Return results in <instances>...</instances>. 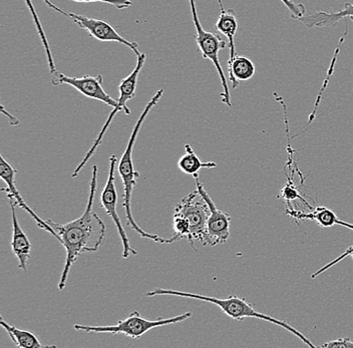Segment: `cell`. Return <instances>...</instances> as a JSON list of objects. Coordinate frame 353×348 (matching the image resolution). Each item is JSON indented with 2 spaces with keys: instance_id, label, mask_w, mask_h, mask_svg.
Listing matches in <instances>:
<instances>
[{
  "instance_id": "52a82bcc",
  "label": "cell",
  "mask_w": 353,
  "mask_h": 348,
  "mask_svg": "<svg viewBox=\"0 0 353 348\" xmlns=\"http://www.w3.org/2000/svg\"><path fill=\"white\" fill-rule=\"evenodd\" d=\"M176 212L184 215L190 223V236L188 241L192 248L197 251L195 241H201L206 246L207 222L210 215L208 204L198 191L192 192L176 205Z\"/></svg>"
},
{
  "instance_id": "5b68a950",
  "label": "cell",
  "mask_w": 353,
  "mask_h": 348,
  "mask_svg": "<svg viewBox=\"0 0 353 348\" xmlns=\"http://www.w3.org/2000/svg\"><path fill=\"white\" fill-rule=\"evenodd\" d=\"M189 2L190 8H191L192 19H193L194 25L196 28L195 39L199 50H200L205 59H209L215 65L223 87V92L220 94L221 98H222V103L231 108L230 90H229L226 76H225L224 70H223L219 61V52L226 48L227 43L221 39L220 35L206 32L203 28L198 17L196 0H189Z\"/></svg>"
},
{
  "instance_id": "d6986e66",
  "label": "cell",
  "mask_w": 353,
  "mask_h": 348,
  "mask_svg": "<svg viewBox=\"0 0 353 348\" xmlns=\"http://www.w3.org/2000/svg\"><path fill=\"white\" fill-rule=\"evenodd\" d=\"M0 325L6 330L8 336H10L11 340L15 343L17 347L19 348H43L50 347V345H41L39 339L37 338L32 332L28 331V330L19 329V328L14 327V326L8 325V323L3 320L2 317H0Z\"/></svg>"
},
{
  "instance_id": "ba28073f",
  "label": "cell",
  "mask_w": 353,
  "mask_h": 348,
  "mask_svg": "<svg viewBox=\"0 0 353 348\" xmlns=\"http://www.w3.org/2000/svg\"><path fill=\"white\" fill-rule=\"evenodd\" d=\"M43 1L55 12L61 13V14L65 15L68 19H72L81 30L88 32L90 37H94L99 41H114V43H121V45L131 48L132 52L137 54V57L140 56L138 43H134V41H129L125 37H121L110 24L105 23V21H101V19H90V17H85V15L65 12V10L57 8L50 0H43Z\"/></svg>"
},
{
  "instance_id": "484cf974",
  "label": "cell",
  "mask_w": 353,
  "mask_h": 348,
  "mask_svg": "<svg viewBox=\"0 0 353 348\" xmlns=\"http://www.w3.org/2000/svg\"><path fill=\"white\" fill-rule=\"evenodd\" d=\"M322 348H350L353 347V341L350 338H339L328 341L321 345Z\"/></svg>"
},
{
  "instance_id": "2e32d148",
  "label": "cell",
  "mask_w": 353,
  "mask_h": 348,
  "mask_svg": "<svg viewBox=\"0 0 353 348\" xmlns=\"http://www.w3.org/2000/svg\"><path fill=\"white\" fill-rule=\"evenodd\" d=\"M220 6V15L216 23V30L220 34H224L228 39V48L230 50V59L237 56L235 48V35L237 34L238 21L233 10H225L222 0H217Z\"/></svg>"
},
{
  "instance_id": "9c48e42d",
  "label": "cell",
  "mask_w": 353,
  "mask_h": 348,
  "mask_svg": "<svg viewBox=\"0 0 353 348\" xmlns=\"http://www.w3.org/2000/svg\"><path fill=\"white\" fill-rule=\"evenodd\" d=\"M118 163L117 156H112L110 158V170L109 177H108L107 184L105 188L101 192V208L105 209L108 215L112 218L117 229L119 231V235L121 237V244H123V257L125 259L129 258L132 255L138 254V251L134 250L131 247L130 244L129 237L127 236L125 229H123V224L119 214L117 212V204H118V193H117L116 187V166Z\"/></svg>"
},
{
  "instance_id": "8fae6325",
  "label": "cell",
  "mask_w": 353,
  "mask_h": 348,
  "mask_svg": "<svg viewBox=\"0 0 353 348\" xmlns=\"http://www.w3.org/2000/svg\"><path fill=\"white\" fill-rule=\"evenodd\" d=\"M52 85H68L79 90L81 94L87 98L103 101L105 105H110L112 109L118 105V100H114L110 96L105 90L103 89V76H83L81 78H74V76H65L61 72H57L52 74Z\"/></svg>"
},
{
  "instance_id": "5bb4252c",
  "label": "cell",
  "mask_w": 353,
  "mask_h": 348,
  "mask_svg": "<svg viewBox=\"0 0 353 348\" xmlns=\"http://www.w3.org/2000/svg\"><path fill=\"white\" fill-rule=\"evenodd\" d=\"M285 213L296 220L307 219L310 220V221H315L319 226L323 227V228H330V227L334 226V225H339V226L345 227V228L353 231V224L342 221V220L337 217L336 214L324 206L315 207L309 213L299 212V211L294 210L292 208L286 209Z\"/></svg>"
},
{
  "instance_id": "e0dca14e",
  "label": "cell",
  "mask_w": 353,
  "mask_h": 348,
  "mask_svg": "<svg viewBox=\"0 0 353 348\" xmlns=\"http://www.w3.org/2000/svg\"><path fill=\"white\" fill-rule=\"evenodd\" d=\"M256 67L248 57L235 56L228 61V74L233 89L239 87L240 81H249L255 74Z\"/></svg>"
},
{
  "instance_id": "4fadbf2b",
  "label": "cell",
  "mask_w": 353,
  "mask_h": 348,
  "mask_svg": "<svg viewBox=\"0 0 353 348\" xmlns=\"http://www.w3.org/2000/svg\"><path fill=\"white\" fill-rule=\"evenodd\" d=\"M10 200L11 208V215H12V240H11V248H12L13 254L19 260V267L21 270L26 271L28 262L30 258V252H32V243L28 239V235L22 230L21 225L19 223L17 215V203L10 196H8Z\"/></svg>"
},
{
  "instance_id": "9a60e30c",
  "label": "cell",
  "mask_w": 353,
  "mask_h": 348,
  "mask_svg": "<svg viewBox=\"0 0 353 348\" xmlns=\"http://www.w3.org/2000/svg\"><path fill=\"white\" fill-rule=\"evenodd\" d=\"M350 17L353 21V4L346 3L344 10L339 12H317L309 13L301 17H297L295 21H300L307 28H328L335 25L342 19Z\"/></svg>"
},
{
  "instance_id": "603a6c76",
  "label": "cell",
  "mask_w": 353,
  "mask_h": 348,
  "mask_svg": "<svg viewBox=\"0 0 353 348\" xmlns=\"http://www.w3.org/2000/svg\"><path fill=\"white\" fill-rule=\"evenodd\" d=\"M79 3H96V2H103V3L110 4L114 6L118 10H125L132 6V2L131 0H72Z\"/></svg>"
},
{
  "instance_id": "3957f363",
  "label": "cell",
  "mask_w": 353,
  "mask_h": 348,
  "mask_svg": "<svg viewBox=\"0 0 353 348\" xmlns=\"http://www.w3.org/2000/svg\"><path fill=\"white\" fill-rule=\"evenodd\" d=\"M158 295H167V296H176V297H185V298H193L196 300L205 301V303H209L215 304L218 307L224 312L227 316L231 317V318L235 319L237 321H242L244 318H258L261 320L268 321V323H273V325L280 326V327L284 328L287 331L291 332L294 334L295 336L299 337L306 345L308 347L315 348L314 345L311 342L307 337L304 336L301 332L298 331L294 327H292L290 325L285 323V321L279 320L276 319L270 315L261 314V312L256 311L255 308L250 303H247L246 299L240 298V297L236 296V295H231V296L227 297V298H216V297L205 296V295L195 294V293L191 292H182L176 291V290L172 289H161V288H156L153 291L145 293V296L153 297L158 296Z\"/></svg>"
},
{
  "instance_id": "7c38bea8",
  "label": "cell",
  "mask_w": 353,
  "mask_h": 348,
  "mask_svg": "<svg viewBox=\"0 0 353 348\" xmlns=\"http://www.w3.org/2000/svg\"><path fill=\"white\" fill-rule=\"evenodd\" d=\"M17 170L13 168L10 163L3 158V156L0 154V177H1V179L8 185L6 188L2 189V191L6 192L8 196L12 197L19 208H21L22 210L26 211V212L30 214L33 219L35 220L39 228L43 229L46 232L50 233L52 236H54L61 242V238H59L57 233L55 232L54 229L50 227V225L46 222V220L41 219L37 213H34V211L30 209V207L26 205V203L24 202V200L22 199L21 193H19V191L17 189V186H15V175H17Z\"/></svg>"
},
{
  "instance_id": "4316f807",
  "label": "cell",
  "mask_w": 353,
  "mask_h": 348,
  "mask_svg": "<svg viewBox=\"0 0 353 348\" xmlns=\"http://www.w3.org/2000/svg\"><path fill=\"white\" fill-rule=\"evenodd\" d=\"M1 111L3 114H6V116H8V119H10V125H17L19 124V121L17 120V118H14V116L10 114V112H6V108H4L3 105H1Z\"/></svg>"
},
{
  "instance_id": "d4e9b609",
  "label": "cell",
  "mask_w": 353,
  "mask_h": 348,
  "mask_svg": "<svg viewBox=\"0 0 353 348\" xmlns=\"http://www.w3.org/2000/svg\"><path fill=\"white\" fill-rule=\"evenodd\" d=\"M283 2L284 6L288 8L289 12H291V17L293 19H297V17H303L306 14V8L304 4L296 3V2L291 1V0H281Z\"/></svg>"
},
{
  "instance_id": "6da1fadb",
  "label": "cell",
  "mask_w": 353,
  "mask_h": 348,
  "mask_svg": "<svg viewBox=\"0 0 353 348\" xmlns=\"http://www.w3.org/2000/svg\"><path fill=\"white\" fill-rule=\"evenodd\" d=\"M98 166L94 165L87 208L81 217L66 224H59L52 219L46 220L61 238V243L66 251L65 267L59 283V290L65 289L68 274L77 258L83 253L97 252L105 239V224L92 210L98 190Z\"/></svg>"
},
{
  "instance_id": "ac0fdd59",
  "label": "cell",
  "mask_w": 353,
  "mask_h": 348,
  "mask_svg": "<svg viewBox=\"0 0 353 348\" xmlns=\"http://www.w3.org/2000/svg\"><path fill=\"white\" fill-rule=\"evenodd\" d=\"M178 167L183 173L187 175L193 176L194 178L199 177V171L201 169H213L217 167L215 162H202L197 154L194 151L191 145H185V154L180 158L178 162Z\"/></svg>"
},
{
  "instance_id": "cb8c5ba5",
  "label": "cell",
  "mask_w": 353,
  "mask_h": 348,
  "mask_svg": "<svg viewBox=\"0 0 353 348\" xmlns=\"http://www.w3.org/2000/svg\"><path fill=\"white\" fill-rule=\"evenodd\" d=\"M347 256H350L353 259V246H350V248L346 249L345 252H344L343 254H341V256H339L337 257V258L332 260V261L330 262V263L326 264L325 266H323V267L320 268L319 271H316V272L313 273V274L311 275V278H316V277H319V275L322 274V273L325 272V271H327L328 269H330L331 267H333V266L336 265L337 263H339V262L342 261V260L346 258V257Z\"/></svg>"
},
{
  "instance_id": "7402d4cb",
  "label": "cell",
  "mask_w": 353,
  "mask_h": 348,
  "mask_svg": "<svg viewBox=\"0 0 353 348\" xmlns=\"http://www.w3.org/2000/svg\"><path fill=\"white\" fill-rule=\"evenodd\" d=\"M280 196H281L282 199L285 200L287 204H289L291 201H294V200L299 199L302 202L305 203L311 210L313 209V207L308 205V203L304 200V198L300 196L299 191L297 190L296 187L293 185V182L290 179H289L288 183L282 189Z\"/></svg>"
},
{
  "instance_id": "277c9868",
  "label": "cell",
  "mask_w": 353,
  "mask_h": 348,
  "mask_svg": "<svg viewBox=\"0 0 353 348\" xmlns=\"http://www.w3.org/2000/svg\"><path fill=\"white\" fill-rule=\"evenodd\" d=\"M192 316H193L192 312H186L184 314L170 317V318L148 320L141 316L140 312L132 311L127 318L119 321L116 325H74V329L77 331L94 332V334H125V336L131 337V338L139 339L154 328L183 323V321L191 318Z\"/></svg>"
},
{
  "instance_id": "8992f818",
  "label": "cell",
  "mask_w": 353,
  "mask_h": 348,
  "mask_svg": "<svg viewBox=\"0 0 353 348\" xmlns=\"http://www.w3.org/2000/svg\"><path fill=\"white\" fill-rule=\"evenodd\" d=\"M145 54H141L140 56L138 57V59H137V65L134 68V70H132V74L130 76H128L127 78L123 79L121 81L120 85H119V92H120V96L118 99V105L114 109H112V111L110 112L109 118H108L107 122L103 125V129H101V133L97 140L94 141V144L92 145V147H90V151L88 152L87 156H85V158L81 161V164L77 167V169L74 170V173H72V178H77L79 176V172L83 169V167L87 165L88 160L92 158V156L94 155L96 150L98 149L99 145L103 142V138L105 136V132L109 129L110 123L114 120V116H116L117 112H123L125 114H131V110L127 107V101L132 100L136 96V90L137 85H138V79L139 74H140L141 70H142L143 65H145Z\"/></svg>"
},
{
  "instance_id": "30bf717a",
  "label": "cell",
  "mask_w": 353,
  "mask_h": 348,
  "mask_svg": "<svg viewBox=\"0 0 353 348\" xmlns=\"http://www.w3.org/2000/svg\"><path fill=\"white\" fill-rule=\"evenodd\" d=\"M195 180L197 191L208 204L210 209L208 222H207L206 246L227 243L230 238L231 216L224 211L219 210L210 197L208 192L205 190L204 185L200 182L199 177L195 178Z\"/></svg>"
},
{
  "instance_id": "7a4b0ae2",
  "label": "cell",
  "mask_w": 353,
  "mask_h": 348,
  "mask_svg": "<svg viewBox=\"0 0 353 348\" xmlns=\"http://www.w3.org/2000/svg\"><path fill=\"white\" fill-rule=\"evenodd\" d=\"M163 94H164V90H158L157 94L152 98V100L145 105V110H143L142 114H141L140 118H139L136 125H134L131 138H130L128 146L125 147V151L123 152V157L121 158L118 170L119 174H120L121 178V182H123V208L125 209L128 225H130L132 229H134L141 237L152 240V241L157 242V243L169 244L170 239H165V238L159 236V235L151 234V233H148L145 232V230H143V229L137 224L136 220L134 219L132 214V191H134V187L137 186V179L140 178V173L134 169V160H132V151H134V143H136L137 138H138L139 133H140L141 127H142L143 122H145V118H147L149 112L153 110V108L156 107L159 101L162 99Z\"/></svg>"
},
{
  "instance_id": "44dd1931",
  "label": "cell",
  "mask_w": 353,
  "mask_h": 348,
  "mask_svg": "<svg viewBox=\"0 0 353 348\" xmlns=\"http://www.w3.org/2000/svg\"><path fill=\"white\" fill-rule=\"evenodd\" d=\"M174 234L170 239V243L180 241V240L188 239L190 236V223L186 217L182 214L174 213L173 217Z\"/></svg>"
},
{
  "instance_id": "ffe728a7",
  "label": "cell",
  "mask_w": 353,
  "mask_h": 348,
  "mask_svg": "<svg viewBox=\"0 0 353 348\" xmlns=\"http://www.w3.org/2000/svg\"><path fill=\"white\" fill-rule=\"evenodd\" d=\"M24 1L26 2V6H28V10H30V13H32L33 21H34L35 26H37V32H39L41 41H43L46 57H48V68H50V74H54L57 72V70L54 65L52 50H50V43H48V39H46V32H44L43 25H41V21H39V17H37V10H35L32 1H30V0H24Z\"/></svg>"
}]
</instances>
